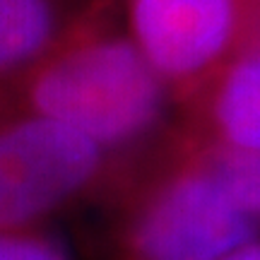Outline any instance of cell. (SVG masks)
<instances>
[{
    "label": "cell",
    "mask_w": 260,
    "mask_h": 260,
    "mask_svg": "<svg viewBox=\"0 0 260 260\" xmlns=\"http://www.w3.org/2000/svg\"><path fill=\"white\" fill-rule=\"evenodd\" d=\"M22 94L29 113L113 149L138 142L161 121L167 82L130 37L99 31L51 48L31 68Z\"/></svg>",
    "instance_id": "cell-1"
},
{
    "label": "cell",
    "mask_w": 260,
    "mask_h": 260,
    "mask_svg": "<svg viewBox=\"0 0 260 260\" xmlns=\"http://www.w3.org/2000/svg\"><path fill=\"white\" fill-rule=\"evenodd\" d=\"M195 154L142 207L133 229L135 260H222L251 241V214L236 205L203 152Z\"/></svg>",
    "instance_id": "cell-2"
},
{
    "label": "cell",
    "mask_w": 260,
    "mask_h": 260,
    "mask_svg": "<svg viewBox=\"0 0 260 260\" xmlns=\"http://www.w3.org/2000/svg\"><path fill=\"white\" fill-rule=\"evenodd\" d=\"M94 140L53 118L27 113L0 121V232L34 222L99 176Z\"/></svg>",
    "instance_id": "cell-3"
},
{
    "label": "cell",
    "mask_w": 260,
    "mask_h": 260,
    "mask_svg": "<svg viewBox=\"0 0 260 260\" xmlns=\"http://www.w3.org/2000/svg\"><path fill=\"white\" fill-rule=\"evenodd\" d=\"M130 39L171 84L217 73L248 29L246 0H130Z\"/></svg>",
    "instance_id": "cell-4"
},
{
    "label": "cell",
    "mask_w": 260,
    "mask_h": 260,
    "mask_svg": "<svg viewBox=\"0 0 260 260\" xmlns=\"http://www.w3.org/2000/svg\"><path fill=\"white\" fill-rule=\"evenodd\" d=\"M212 147L260 154V44H248L217 70L205 99Z\"/></svg>",
    "instance_id": "cell-5"
},
{
    "label": "cell",
    "mask_w": 260,
    "mask_h": 260,
    "mask_svg": "<svg viewBox=\"0 0 260 260\" xmlns=\"http://www.w3.org/2000/svg\"><path fill=\"white\" fill-rule=\"evenodd\" d=\"M58 29L53 0H0V75L39 63L53 48Z\"/></svg>",
    "instance_id": "cell-6"
},
{
    "label": "cell",
    "mask_w": 260,
    "mask_h": 260,
    "mask_svg": "<svg viewBox=\"0 0 260 260\" xmlns=\"http://www.w3.org/2000/svg\"><path fill=\"white\" fill-rule=\"evenodd\" d=\"M243 212L260 214V154L210 147L200 149Z\"/></svg>",
    "instance_id": "cell-7"
},
{
    "label": "cell",
    "mask_w": 260,
    "mask_h": 260,
    "mask_svg": "<svg viewBox=\"0 0 260 260\" xmlns=\"http://www.w3.org/2000/svg\"><path fill=\"white\" fill-rule=\"evenodd\" d=\"M0 260H65V255L46 239L12 229L0 232Z\"/></svg>",
    "instance_id": "cell-8"
},
{
    "label": "cell",
    "mask_w": 260,
    "mask_h": 260,
    "mask_svg": "<svg viewBox=\"0 0 260 260\" xmlns=\"http://www.w3.org/2000/svg\"><path fill=\"white\" fill-rule=\"evenodd\" d=\"M248 3V31L253 34V44H260V0H246Z\"/></svg>",
    "instance_id": "cell-9"
},
{
    "label": "cell",
    "mask_w": 260,
    "mask_h": 260,
    "mask_svg": "<svg viewBox=\"0 0 260 260\" xmlns=\"http://www.w3.org/2000/svg\"><path fill=\"white\" fill-rule=\"evenodd\" d=\"M222 260H260V243H243Z\"/></svg>",
    "instance_id": "cell-10"
}]
</instances>
